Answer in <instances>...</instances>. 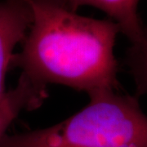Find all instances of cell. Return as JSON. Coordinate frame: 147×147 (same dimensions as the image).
<instances>
[{
	"label": "cell",
	"instance_id": "obj_1",
	"mask_svg": "<svg viewBox=\"0 0 147 147\" xmlns=\"http://www.w3.org/2000/svg\"><path fill=\"white\" fill-rule=\"evenodd\" d=\"M32 22L11 66L34 84L64 85L89 97L118 89L115 21L76 13L68 0H28Z\"/></svg>",
	"mask_w": 147,
	"mask_h": 147
},
{
	"label": "cell",
	"instance_id": "obj_2",
	"mask_svg": "<svg viewBox=\"0 0 147 147\" xmlns=\"http://www.w3.org/2000/svg\"><path fill=\"white\" fill-rule=\"evenodd\" d=\"M0 147H147V116L136 97L108 91L57 124L6 133Z\"/></svg>",
	"mask_w": 147,
	"mask_h": 147
},
{
	"label": "cell",
	"instance_id": "obj_3",
	"mask_svg": "<svg viewBox=\"0 0 147 147\" xmlns=\"http://www.w3.org/2000/svg\"><path fill=\"white\" fill-rule=\"evenodd\" d=\"M32 22L28 0L0 1V104L7 94L5 79L13 51L24 41Z\"/></svg>",
	"mask_w": 147,
	"mask_h": 147
},
{
	"label": "cell",
	"instance_id": "obj_4",
	"mask_svg": "<svg viewBox=\"0 0 147 147\" xmlns=\"http://www.w3.org/2000/svg\"><path fill=\"white\" fill-rule=\"evenodd\" d=\"M46 97V88L34 84L21 74L16 87L7 92L0 104V139L21 111L35 110Z\"/></svg>",
	"mask_w": 147,
	"mask_h": 147
},
{
	"label": "cell",
	"instance_id": "obj_5",
	"mask_svg": "<svg viewBox=\"0 0 147 147\" xmlns=\"http://www.w3.org/2000/svg\"><path fill=\"white\" fill-rule=\"evenodd\" d=\"M73 10L83 6H92L105 11L119 27L131 42L143 34L144 27L137 14L139 0H68Z\"/></svg>",
	"mask_w": 147,
	"mask_h": 147
},
{
	"label": "cell",
	"instance_id": "obj_6",
	"mask_svg": "<svg viewBox=\"0 0 147 147\" xmlns=\"http://www.w3.org/2000/svg\"><path fill=\"white\" fill-rule=\"evenodd\" d=\"M127 64L137 84V93L147 92V28L137 42H131L127 53Z\"/></svg>",
	"mask_w": 147,
	"mask_h": 147
}]
</instances>
